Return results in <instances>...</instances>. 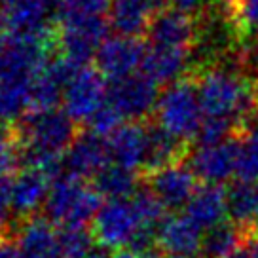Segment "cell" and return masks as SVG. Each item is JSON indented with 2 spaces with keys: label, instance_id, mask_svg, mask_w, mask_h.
Returning <instances> with one entry per match:
<instances>
[{
  "label": "cell",
  "instance_id": "obj_1",
  "mask_svg": "<svg viewBox=\"0 0 258 258\" xmlns=\"http://www.w3.org/2000/svg\"><path fill=\"white\" fill-rule=\"evenodd\" d=\"M198 93L203 116L213 120L232 121L239 127L258 112V97L243 74L241 59L209 67L198 73Z\"/></svg>",
  "mask_w": 258,
  "mask_h": 258
},
{
  "label": "cell",
  "instance_id": "obj_2",
  "mask_svg": "<svg viewBox=\"0 0 258 258\" xmlns=\"http://www.w3.org/2000/svg\"><path fill=\"white\" fill-rule=\"evenodd\" d=\"M76 137L74 120L61 108H32L17 121L19 156H64Z\"/></svg>",
  "mask_w": 258,
  "mask_h": 258
},
{
  "label": "cell",
  "instance_id": "obj_3",
  "mask_svg": "<svg viewBox=\"0 0 258 258\" xmlns=\"http://www.w3.org/2000/svg\"><path fill=\"white\" fill-rule=\"evenodd\" d=\"M154 112L158 118V125L169 131L171 135L186 145L192 139L196 141L205 120L196 80L182 78L167 86L165 91L160 93Z\"/></svg>",
  "mask_w": 258,
  "mask_h": 258
},
{
  "label": "cell",
  "instance_id": "obj_4",
  "mask_svg": "<svg viewBox=\"0 0 258 258\" xmlns=\"http://www.w3.org/2000/svg\"><path fill=\"white\" fill-rule=\"evenodd\" d=\"M99 194L93 186L86 184L82 178L61 177L51 184L44 211L51 224L67 228H86L93 222L101 207Z\"/></svg>",
  "mask_w": 258,
  "mask_h": 258
},
{
  "label": "cell",
  "instance_id": "obj_5",
  "mask_svg": "<svg viewBox=\"0 0 258 258\" xmlns=\"http://www.w3.org/2000/svg\"><path fill=\"white\" fill-rule=\"evenodd\" d=\"M143 226L154 224H146L141 218L131 198L108 200L99 207L93 218V235H95V241L101 243L103 249L127 250L133 237Z\"/></svg>",
  "mask_w": 258,
  "mask_h": 258
},
{
  "label": "cell",
  "instance_id": "obj_6",
  "mask_svg": "<svg viewBox=\"0 0 258 258\" xmlns=\"http://www.w3.org/2000/svg\"><path fill=\"white\" fill-rule=\"evenodd\" d=\"M108 19L105 17H74L61 19L57 44L61 57L74 69L88 67L89 59H95L99 48L105 44Z\"/></svg>",
  "mask_w": 258,
  "mask_h": 258
},
{
  "label": "cell",
  "instance_id": "obj_7",
  "mask_svg": "<svg viewBox=\"0 0 258 258\" xmlns=\"http://www.w3.org/2000/svg\"><path fill=\"white\" fill-rule=\"evenodd\" d=\"M158 99V84H154L143 73L108 82L106 89V103L127 123L145 120L148 114L156 110Z\"/></svg>",
  "mask_w": 258,
  "mask_h": 258
},
{
  "label": "cell",
  "instance_id": "obj_8",
  "mask_svg": "<svg viewBox=\"0 0 258 258\" xmlns=\"http://www.w3.org/2000/svg\"><path fill=\"white\" fill-rule=\"evenodd\" d=\"M105 76L97 69L82 67L73 74L63 91V110L74 121H89L106 103Z\"/></svg>",
  "mask_w": 258,
  "mask_h": 258
},
{
  "label": "cell",
  "instance_id": "obj_9",
  "mask_svg": "<svg viewBox=\"0 0 258 258\" xmlns=\"http://www.w3.org/2000/svg\"><path fill=\"white\" fill-rule=\"evenodd\" d=\"M239 156L241 145L239 137H235L220 145L196 146V150L188 154V165L203 184L222 186L226 180L237 178Z\"/></svg>",
  "mask_w": 258,
  "mask_h": 258
},
{
  "label": "cell",
  "instance_id": "obj_10",
  "mask_svg": "<svg viewBox=\"0 0 258 258\" xmlns=\"http://www.w3.org/2000/svg\"><path fill=\"white\" fill-rule=\"evenodd\" d=\"M200 180L186 161L173 163L169 167L156 171L148 178V190L156 196L165 211L186 209L198 192Z\"/></svg>",
  "mask_w": 258,
  "mask_h": 258
},
{
  "label": "cell",
  "instance_id": "obj_11",
  "mask_svg": "<svg viewBox=\"0 0 258 258\" xmlns=\"http://www.w3.org/2000/svg\"><path fill=\"white\" fill-rule=\"evenodd\" d=\"M145 55L146 48L141 40L112 36V38H106L105 44L97 51V71L105 78H108V82L120 80L135 73H141Z\"/></svg>",
  "mask_w": 258,
  "mask_h": 258
},
{
  "label": "cell",
  "instance_id": "obj_12",
  "mask_svg": "<svg viewBox=\"0 0 258 258\" xmlns=\"http://www.w3.org/2000/svg\"><path fill=\"white\" fill-rule=\"evenodd\" d=\"M64 173L74 178H95L110 163L108 141L93 131H86L74 139L63 156Z\"/></svg>",
  "mask_w": 258,
  "mask_h": 258
},
{
  "label": "cell",
  "instance_id": "obj_13",
  "mask_svg": "<svg viewBox=\"0 0 258 258\" xmlns=\"http://www.w3.org/2000/svg\"><path fill=\"white\" fill-rule=\"evenodd\" d=\"M171 0H110L108 27L118 36L137 38L148 32L154 17L165 12Z\"/></svg>",
  "mask_w": 258,
  "mask_h": 258
},
{
  "label": "cell",
  "instance_id": "obj_14",
  "mask_svg": "<svg viewBox=\"0 0 258 258\" xmlns=\"http://www.w3.org/2000/svg\"><path fill=\"white\" fill-rule=\"evenodd\" d=\"M205 230L194 222L188 215H171L160 224L158 243L165 256L200 258Z\"/></svg>",
  "mask_w": 258,
  "mask_h": 258
},
{
  "label": "cell",
  "instance_id": "obj_15",
  "mask_svg": "<svg viewBox=\"0 0 258 258\" xmlns=\"http://www.w3.org/2000/svg\"><path fill=\"white\" fill-rule=\"evenodd\" d=\"M198 34V21L178 10H165L154 17L148 29L150 48L192 51Z\"/></svg>",
  "mask_w": 258,
  "mask_h": 258
},
{
  "label": "cell",
  "instance_id": "obj_16",
  "mask_svg": "<svg viewBox=\"0 0 258 258\" xmlns=\"http://www.w3.org/2000/svg\"><path fill=\"white\" fill-rule=\"evenodd\" d=\"M16 249L21 258H63L61 234L48 218H29L16 232Z\"/></svg>",
  "mask_w": 258,
  "mask_h": 258
},
{
  "label": "cell",
  "instance_id": "obj_17",
  "mask_svg": "<svg viewBox=\"0 0 258 258\" xmlns=\"http://www.w3.org/2000/svg\"><path fill=\"white\" fill-rule=\"evenodd\" d=\"M59 0H0V19L12 32H32L48 29Z\"/></svg>",
  "mask_w": 258,
  "mask_h": 258
},
{
  "label": "cell",
  "instance_id": "obj_18",
  "mask_svg": "<svg viewBox=\"0 0 258 258\" xmlns=\"http://www.w3.org/2000/svg\"><path fill=\"white\" fill-rule=\"evenodd\" d=\"M76 71L78 69H74L63 57L49 59L32 80V108H57V103L63 101V91L67 88V84Z\"/></svg>",
  "mask_w": 258,
  "mask_h": 258
},
{
  "label": "cell",
  "instance_id": "obj_19",
  "mask_svg": "<svg viewBox=\"0 0 258 258\" xmlns=\"http://www.w3.org/2000/svg\"><path fill=\"white\" fill-rule=\"evenodd\" d=\"M106 141H108L110 163L121 165L131 171L145 165L146 127L133 121L121 123Z\"/></svg>",
  "mask_w": 258,
  "mask_h": 258
},
{
  "label": "cell",
  "instance_id": "obj_20",
  "mask_svg": "<svg viewBox=\"0 0 258 258\" xmlns=\"http://www.w3.org/2000/svg\"><path fill=\"white\" fill-rule=\"evenodd\" d=\"M190 57L192 51L186 49H163V48H146V55L143 61L141 73L148 76L154 84H175L182 80L180 76L190 71Z\"/></svg>",
  "mask_w": 258,
  "mask_h": 258
},
{
  "label": "cell",
  "instance_id": "obj_21",
  "mask_svg": "<svg viewBox=\"0 0 258 258\" xmlns=\"http://www.w3.org/2000/svg\"><path fill=\"white\" fill-rule=\"evenodd\" d=\"M186 143H182L180 139L175 135H171L169 131L152 123L146 127V148H145V165L143 169H146L150 175L156 171L169 167L173 163L182 161L186 156Z\"/></svg>",
  "mask_w": 258,
  "mask_h": 258
},
{
  "label": "cell",
  "instance_id": "obj_22",
  "mask_svg": "<svg viewBox=\"0 0 258 258\" xmlns=\"http://www.w3.org/2000/svg\"><path fill=\"white\" fill-rule=\"evenodd\" d=\"M49 177L34 169H25L12 180V203L19 217H31L44 207L49 196Z\"/></svg>",
  "mask_w": 258,
  "mask_h": 258
},
{
  "label": "cell",
  "instance_id": "obj_23",
  "mask_svg": "<svg viewBox=\"0 0 258 258\" xmlns=\"http://www.w3.org/2000/svg\"><path fill=\"white\" fill-rule=\"evenodd\" d=\"M184 215L192 218L196 224L209 230L213 226L224 222L228 217V198L222 186L203 184L198 188L192 202L184 209Z\"/></svg>",
  "mask_w": 258,
  "mask_h": 258
},
{
  "label": "cell",
  "instance_id": "obj_24",
  "mask_svg": "<svg viewBox=\"0 0 258 258\" xmlns=\"http://www.w3.org/2000/svg\"><path fill=\"white\" fill-rule=\"evenodd\" d=\"M228 198V218L241 226L243 230L258 228V182L235 180L226 190Z\"/></svg>",
  "mask_w": 258,
  "mask_h": 258
},
{
  "label": "cell",
  "instance_id": "obj_25",
  "mask_svg": "<svg viewBox=\"0 0 258 258\" xmlns=\"http://www.w3.org/2000/svg\"><path fill=\"white\" fill-rule=\"evenodd\" d=\"M32 80L0 74V121H19L31 110Z\"/></svg>",
  "mask_w": 258,
  "mask_h": 258
},
{
  "label": "cell",
  "instance_id": "obj_26",
  "mask_svg": "<svg viewBox=\"0 0 258 258\" xmlns=\"http://www.w3.org/2000/svg\"><path fill=\"white\" fill-rule=\"evenodd\" d=\"M247 245V230L237 226L232 220L205 230L200 258H228L235 250Z\"/></svg>",
  "mask_w": 258,
  "mask_h": 258
},
{
  "label": "cell",
  "instance_id": "obj_27",
  "mask_svg": "<svg viewBox=\"0 0 258 258\" xmlns=\"http://www.w3.org/2000/svg\"><path fill=\"white\" fill-rule=\"evenodd\" d=\"M93 188L99 196L108 200H127L139 190L137 186V175L135 171L125 169L116 163H108L105 169L101 171L93 178Z\"/></svg>",
  "mask_w": 258,
  "mask_h": 258
},
{
  "label": "cell",
  "instance_id": "obj_28",
  "mask_svg": "<svg viewBox=\"0 0 258 258\" xmlns=\"http://www.w3.org/2000/svg\"><path fill=\"white\" fill-rule=\"evenodd\" d=\"M239 145H241V156H239L237 180L258 182V112L243 125L239 133Z\"/></svg>",
  "mask_w": 258,
  "mask_h": 258
},
{
  "label": "cell",
  "instance_id": "obj_29",
  "mask_svg": "<svg viewBox=\"0 0 258 258\" xmlns=\"http://www.w3.org/2000/svg\"><path fill=\"white\" fill-rule=\"evenodd\" d=\"M224 10L245 44L258 40V0H224Z\"/></svg>",
  "mask_w": 258,
  "mask_h": 258
},
{
  "label": "cell",
  "instance_id": "obj_30",
  "mask_svg": "<svg viewBox=\"0 0 258 258\" xmlns=\"http://www.w3.org/2000/svg\"><path fill=\"white\" fill-rule=\"evenodd\" d=\"M63 258H88L95 250V235L86 228H67L61 232Z\"/></svg>",
  "mask_w": 258,
  "mask_h": 258
},
{
  "label": "cell",
  "instance_id": "obj_31",
  "mask_svg": "<svg viewBox=\"0 0 258 258\" xmlns=\"http://www.w3.org/2000/svg\"><path fill=\"white\" fill-rule=\"evenodd\" d=\"M110 0H59V19L74 17H105Z\"/></svg>",
  "mask_w": 258,
  "mask_h": 258
},
{
  "label": "cell",
  "instance_id": "obj_32",
  "mask_svg": "<svg viewBox=\"0 0 258 258\" xmlns=\"http://www.w3.org/2000/svg\"><path fill=\"white\" fill-rule=\"evenodd\" d=\"M121 121L123 120L118 116V112H116L108 103H105V105L97 110V114L88 121V123L93 133L101 135V137H110L114 131L121 125Z\"/></svg>",
  "mask_w": 258,
  "mask_h": 258
},
{
  "label": "cell",
  "instance_id": "obj_33",
  "mask_svg": "<svg viewBox=\"0 0 258 258\" xmlns=\"http://www.w3.org/2000/svg\"><path fill=\"white\" fill-rule=\"evenodd\" d=\"M19 161V150L6 131L0 129V178H6Z\"/></svg>",
  "mask_w": 258,
  "mask_h": 258
},
{
  "label": "cell",
  "instance_id": "obj_34",
  "mask_svg": "<svg viewBox=\"0 0 258 258\" xmlns=\"http://www.w3.org/2000/svg\"><path fill=\"white\" fill-rule=\"evenodd\" d=\"M241 69L258 97V40L245 44L241 51Z\"/></svg>",
  "mask_w": 258,
  "mask_h": 258
},
{
  "label": "cell",
  "instance_id": "obj_35",
  "mask_svg": "<svg viewBox=\"0 0 258 258\" xmlns=\"http://www.w3.org/2000/svg\"><path fill=\"white\" fill-rule=\"evenodd\" d=\"M171 4H173V8L186 14V16L200 19L215 6H218V0H171Z\"/></svg>",
  "mask_w": 258,
  "mask_h": 258
},
{
  "label": "cell",
  "instance_id": "obj_36",
  "mask_svg": "<svg viewBox=\"0 0 258 258\" xmlns=\"http://www.w3.org/2000/svg\"><path fill=\"white\" fill-rule=\"evenodd\" d=\"M14 213L12 203V182L8 178H0V226H4Z\"/></svg>",
  "mask_w": 258,
  "mask_h": 258
},
{
  "label": "cell",
  "instance_id": "obj_37",
  "mask_svg": "<svg viewBox=\"0 0 258 258\" xmlns=\"http://www.w3.org/2000/svg\"><path fill=\"white\" fill-rule=\"evenodd\" d=\"M0 258H21L14 243H0Z\"/></svg>",
  "mask_w": 258,
  "mask_h": 258
},
{
  "label": "cell",
  "instance_id": "obj_38",
  "mask_svg": "<svg viewBox=\"0 0 258 258\" xmlns=\"http://www.w3.org/2000/svg\"><path fill=\"white\" fill-rule=\"evenodd\" d=\"M247 247H249V249L254 252V256L258 258V228L247 232Z\"/></svg>",
  "mask_w": 258,
  "mask_h": 258
},
{
  "label": "cell",
  "instance_id": "obj_39",
  "mask_svg": "<svg viewBox=\"0 0 258 258\" xmlns=\"http://www.w3.org/2000/svg\"><path fill=\"white\" fill-rule=\"evenodd\" d=\"M228 258H256V256H254V252L245 245V247H241L239 250H235L234 254H230Z\"/></svg>",
  "mask_w": 258,
  "mask_h": 258
},
{
  "label": "cell",
  "instance_id": "obj_40",
  "mask_svg": "<svg viewBox=\"0 0 258 258\" xmlns=\"http://www.w3.org/2000/svg\"><path fill=\"white\" fill-rule=\"evenodd\" d=\"M112 258H154V256H139L131 250H118L116 254H112Z\"/></svg>",
  "mask_w": 258,
  "mask_h": 258
},
{
  "label": "cell",
  "instance_id": "obj_41",
  "mask_svg": "<svg viewBox=\"0 0 258 258\" xmlns=\"http://www.w3.org/2000/svg\"><path fill=\"white\" fill-rule=\"evenodd\" d=\"M88 258H112V254H110L106 249H95Z\"/></svg>",
  "mask_w": 258,
  "mask_h": 258
},
{
  "label": "cell",
  "instance_id": "obj_42",
  "mask_svg": "<svg viewBox=\"0 0 258 258\" xmlns=\"http://www.w3.org/2000/svg\"><path fill=\"white\" fill-rule=\"evenodd\" d=\"M0 31H2V19H0ZM2 48H4V38L0 34V55H2Z\"/></svg>",
  "mask_w": 258,
  "mask_h": 258
},
{
  "label": "cell",
  "instance_id": "obj_43",
  "mask_svg": "<svg viewBox=\"0 0 258 258\" xmlns=\"http://www.w3.org/2000/svg\"><path fill=\"white\" fill-rule=\"evenodd\" d=\"M163 258H171V256H163Z\"/></svg>",
  "mask_w": 258,
  "mask_h": 258
},
{
  "label": "cell",
  "instance_id": "obj_44",
  "mask_svg": "<svg viewBox=\"0 0 258 258\" xmlns=\"http://www.w3.org/2000/svg\"><path fill=\"white\" fill-rule=\"evenodd\" d=\"M0 123H2V121H0Z\"/></svg>",
  "mask_w": 258,
  "mask_h": 258
}]
</instances>
